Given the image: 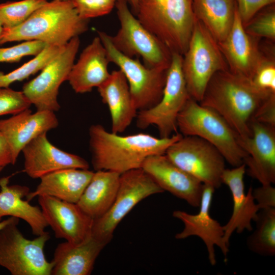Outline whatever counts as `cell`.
<instances>
[{"label":"cell","mask_w":275,"mask_h":275,"mask_svg":"<svg viewBox=\"0 0 275 275\" xmlns=\"http://www.w3.org/2000/svg\"><path fill=\"white\" fill-rule=\"evenodd\" d=\"M89 135L94 169L120 174L141 168L150 156L164 154L169 147L183 136L178 132L168 138H156L144 133L122 136L108 132L98 124L90 126Z\"/></svg>","instance_id":"obj_1"},{"label":"cell","mask_w":275,"mask_h":275,"mask_svg":"<svg viewBox=\"0 0 275 275\" xmlns=\"http://www.w3.org/2000/svg\"><path fill=\"white\" fill-rule=\"evenodd\" d=\"M272 94L260 89L252 80L229 69L215 73L209 81L201 105L218 113L244 140L252 135L251 121Z\"/></svg>","instance_id":"obj_2"},{"label":"cell","mask_w":275,"mask_h":275,"mask_svg":"<svg viewBox=\"0 0 275 275\" xmlns=\"http://www.w3.org/2000/svg\"><path fill=\"white\" fill-rule=\"evenodd\" d=\"M89 20L79 16L71 0L47 2L24 22L5 29L0 44L39 40L48 45L65 46L88 29Z\"/></svg>","instance_id":"obj_3"},{"label":"cell","mask_w":275,"mask_h":275,"mask_svg":"<svg viewBox=\"0 0 275 275\" xmlns=\"http://www.w3.org/2000/svg\"><path fill=\"white\" fill-rule=\"evenodd\" d=\"M134 13L172 53L184 54L197 19L193 0H138Z\"/></svg>","instance_id":"obj_4"},{"label":"cell","mask_w":275,"mask_h":275,"mask_svg":"<svg viewBox=\"0 0 275 275\" xmlns=\"http://www.w3.org/2000/svg\"><path fill=\"white\" fill-rule=\"evenodd\" d=\"M177 124L183 136H197L207 141L233 167L243 163L248 154L240 145V137L214 110L190 97L178 116Z\"/></svg>","instance_id":"obj_5"},{"label":"cell","mask_w":275,"mask_h":275,"mask_svg":"<svg viewBox=\"0 0 275 275\" xmlns=\"http://www.w3.org/2000/svg\"><path fill=\"white\" fill-rule=\"evenodd\" d=\"M182 60L189 96L200 102L214 74L229 69L217 42L197 19Z\"/></svg>","instance_id":"obj_6"},{"label":"cell","mask_w":275,"mask_h":275,"mask_svg":"<svg viewBox=\"0 0 275 275\" xmlns=\"http://www.w3.org/2000/svg\"><path fill=\"white\" fill-rule=\"evenodd\" d=\"M128 3L127 0L116 3L120 28L114 36H110L113 44L126 56L141 57L148 67L167 70L172 52L133 15Z\"/></svg>","instance_id":"obj_7"},{"label":"cell","mask_w":275,"mask_h":275,"mask_svg":"<svg viewBox=\"0 0 275 275\" xmlns=\"http://www.w3.org/2000/svg\"><path fill=\"white\" fill-rule=\"evenodd\" d=\"M19 221L17 218L0 230V266L12 275H51L52 264L44 252L49 234L26 239L17 228Z\"/></svg>","instance_id":"obj_8"},{"label":"cell","mask_w":275,"mask_h":275,"mask_svg":"<svg viewBox=\"0 0 275 275\" xmlns=\"http://www.w3.org/2000/svg\"><path fill=\"white\" fill-rule=\"evenodd\" d=\"M182 60V55L172 53L162 97L152 107L138 112V128L145 129L154 125L160 138H168L177 132L178 116L190 97L183 73Z\"/></svg>","instance_id":"obj_9"},{"label":"cell","mask_w":275,"mask_h":275,"mask_svg":"<svg viewBox=\"0 0 275 275\" xmlns=\"http://www.w3.org/2000/svg\"><path fill=\"white\" fill-rule=\"evenodd\" d=\"M142 168L120 174L118 190L109 210L94 219L91 235L107 244L117 226L131 210L143 199L163 192Z\"/></svg>","instance_id":"obj_10"},{"label":"cell","mask_w":275,"mask_h":275,"mask_svg":"<svg viewBox=\"0 0 275 275\" xmlns=\"http://www.w3.org/2000/svg\"><path fill=\"white\" fill-rule=\"evenodd\" d=\"M98 35L110 62L118 66L125 76L137 111L147 109L157 104L162 96L167 70L148 67L138 59L122 53L115 47L110 35L105 32L98 31Z\"/></svg>","instance_id":"obj_11"},{"label":"cell","mask_w":275,"mask_h":275,"mask_svg":"<svg viewBox=\"0 0 275 275\" xmlns=\"http://www.w3.org/2000/svg\"><path fill=\"white\" fill-rule=\"evenodd\" d=\"M165 154L176 165L203 184L215 189L222 184L225 160L212 144L197 136H182Z\"/></svg>","instance_id":"obj_12"},{"label":"cell","mask_w":275,"mask_h":275,"mask_svg":"<svg viewBox=\"0 0 275 275\" xmlns=\"http://www.w3.org/2000/svg\"><path fill=\"white\" fill-rule=\"evenodd\" d=\"M79 45V37L72 38L38 76L23 86L22 92L37 111L54 112L60 109L57 98L59 88L67 80Z\"/></svg>","instance_id":"obj_13"},{"label":"cell","mask_w":275,"mask_h":275,"mask_svg":"<svg viewBox=\"0 0 275 275\" xmlns=\"http://www.w3.org/2000/svg\"><path fill=\"white\" fill-rule=\"evenodd\" d=\"M213 187L204 184L199 211L196 214H191L183 211L175 210L173 217L179 219L184 224L182 231L175 235L177 239H183L196 236L204 242L209 261L211 265L216 263L215 246L221 250L226 258L229 253V245L225 242L223 226L210 215L213 195L215 191Z\"/></svg>","instance_id":"obj_14"},{"label":"cell","mask_w":275,"mask_h":275,"mask_svg":"<svg viewBox=\"0 0 275 275\" xmlns=\"http://www.w3.org/2000/svg\"><path fill=\"white\" fill-rule=\"evenodd\" d=\"M38 198L46 222L57 238L78 244L91 235L94 219L85 213L76 203L51 196H41Z\"/></svg>","instance_id":"obj_15"},{"label":"cell","mask_w":275,"mask_h":275,"mask_svg":"<svg viewBox=\"0 0 275 275\" xmlns=\"http://www.w3.org/2000/svg\"><path fill=\"white\" fill-rule=\"evenodd\" d=\"M141 168L163 191L190 206L199 207L204 184L174 163L165 154L148 157Z\"/></svg>","instance_id":"obj_16"},{"label":"cell","mask_w":275,"mask_h":275,"mask_svg":"<svg viewBox=\"0 0 275 275\" xmlns=\"http://www.w3.org/2000/svg\"><path fill=\"white\" fill-rule=\"evenodd\" d=\"M252 135L240 143L248 154L246 172L261 185L275 183V127L252 120Z\"/></svg>","instance_id":"obj_17"},{"label":"cell","mask_w":275,"mask_h":275,"mask_svg":"<svg viewBox=\"0 0 275 275\" xmlns=\"http://www.w3.org/2000/svg\"><path fill=\"white\" fill-rule=\"evenodd\" d=\"M46 133L38 135L22 150L24 171L29 177L40 178L64 169H89V164L84 158L57 148L49 141Z\"/></svg>","instance_id":"obj_18"},{"label":"cell","mask_w":275,"mask_h":275,"mask_svg":"<svg viewBox=\"0 0 275 275\" xmlns=\"http://www.w3.org/2000/svg\"><path fill=\"white\" fill-rule=\"evenodd\" d=\"M59 121L54 112L29 108L0 120V132L9 145L14 164L23 148L38 135L56 128Z\"/></svg>","instance_id":"obj_19"},{"label":"cell","mask_w":275,"mask_h":275,"mask_svg":"<svg viewBox=\"0 0 275 275\" xmlns=\"http://www.w3.org/2000/svg\"><path fill=\"white\" fill-rule=\"evenodd\" d=\"M245 172V166L242 163L231 169H225L222 175V183L230 189L233 200L231 216L223 226L224 239L229 246L230 237L235 231L240 234L245 230L252 231V222L260 210L252 195L253 188L250 187L245 193L243 179Z\"/></svg>","instance_id":"obj_20"},{"label":"cell","mask_w":275,"mask_h":275,"mask_svg":"<svg viewBox=\"0 0 275 275\" xmlns=\"http://www.w3.org/2000/svg\"><path fill=\"white\" fill-rule=\"evenodd\" d=\"M218 44L228 64L229 70L251 80L265 60L260 54L251 36L245 32L237 7L228 35L223 41Z\"/></svg>","instance_id":"obj_21"},{"label":"cell","mask_w":275,"mask_h":275,"mask_svg":"<svg viewBox=\"0 0 275 275\" xmlns=\"http://www.w3.org/2000/svg\"><path fill=\"white\" fill-rule=\"evenodd\" d=\"M109 63L105 48L100 38L96 37L82 50L76 63H74L67 80L75 93L90 92L109 77Z\"/></svg>","instance_id":"obj_22"},{"label":"cell","mask_w":275,"mask_h":275,"mask_svg":"<svg viewBox=\"0 0 275 275\" xmlns=\"http://www.w3.org/2000/svg\"><path fill=\"white\" fill-rule=\"evenodd\" d=\"M106 244L92 235L82 242L61 243L55 249L51 275H89Z\"/></svg>","instance_id":"obj_23"},{"label":"cell","mask_w":275,"mask_h":275,"mask_svg":"<svg viewBox=\"0 0 275 275\" xmlns=\"http://www.w3.org/2000/svg\"><path fill=\"white\" fill-rule=\"evenodd\" d=\"M97 89L111 114V132L118 134L124 132L138 113L124 74L119 69L112 71L107 79Z\"/></svg>","instance_id":"obj_24"},{"label":"cell","mask_w":275,"mask_h":275,"mask_svg":"<svg viewBox=\"0 0 275 275\" xmlns=\"http://www.w3.org/2000/svg\"><path fill=\"white\" fill-rule=\"evenodd\" d=\"M94 172L89 169H64L41 177L36 189L26 196L29 202L41 196H51L77 203L90 181Z\"/></svg>","instance_id":"obj_25"},{"label":"cell","mask_w":275,"mask_h":275,"mask_svg":"<svg viewBox=\"0 0 275 275\" xmlns=\"http://www.w3.org/2000/svg\"><path fill=\"white\" fill-rule=\"evenodd\" d=\"M10 177L0 179V221L5 216L15 217L25 221L34 235L44 233L48 225L41 208L23 199L29 193V188L20 185H9Z\"/></svg>","instance_id":"obj_26"},{"label":"cell","mask_w":275,"mask_h":275,"mask_svg":"<svg viewBox=\"0 0 275 275\" xmlns=\"http://www.w3.org/2000/svg\"><path fill=\"white\" fill-rule=\"evenodd\" d=\"M120 174L110 171H96L77 205L94 219L103 215L115 199Z\"/></svg>","instance_id":"obj_27"},{"label":"cell","mask_w":275,"mask_h":275,"mask_svg":"<svg viewBox=\"0 0 275 275\" xmlns=\"http://www.w3.org/2000/svg\"><path fill=\"white\" fill-rule=\"evenodd\" d=\"M193 5L196 18L217 43L223 41L233 22L234 0H193Z\"/></svg>","instance_id":"obj_28"},{"label":"cell","mask_w":275,"mask_h":275,"mask_svg":"<svg viewBox=\"0 0 275 275\" xmlns=\"http://www.w3.org/2000/svg\"><path fill=\"white\" fill-rule=\"evenodd\" d=\"M254 222L255 229L247 239L249 250L264 256L275 254V208L259 210Z\"/></svg>","instance_id":"obj_29"},{"label":"cell","mask_w":275,"mask_h":275,"mask_svg":"<svg viewBox=\"0 0 275 275\" xmlns=\"http://www.w3.org/2000/svg\"><path fill=\"white\" fill-rule=\"evenodd\" d=\"M64 46L48 45L34 58L14 70L7 74L0 72V88L9 87L12 83L22 81L42 70Z\"/></svg>","instance_id":"obj_30"},{"label":"cell","mask_w":275,"mask_h":275,"mask_svg":"<svg viewBox=\"0 0 275 275\" xmlns=\"http://www.w3.org/2000/svg\"><path fill=\"white\" fill-rule=\"evenodd\" d=\"M47 0H21L0 4V21L5 29L16 27L26 20Z\"/></svg>","instance_id":"obj_31"},{"label":"cell","mask_w":275,"mask_h":275,"mask_svg":"<svg viewBox=\"0 0 275 275\" xmlns=\"http://www.w3.org/2000/svg\"><path fill=\"white\" fill-rule=\"evenodd\" d=\"M47 45L41 41L27 40L9 47L0 48V63H15L24 57L36 56Z\"/></svg>","instance_id":"obj_32"},{"label":"cell","mask_w":275,"mask_h":275,"mask_svg":"<svg viewBox=\"0 0 275 275\" xmlns=\"http://www.w3.org/2000/svg\"><path fill=\"white\" fill-rule=\"evenodd\" d=\"M32 104L22 91L0 88V116L15 115L29 108Z\"/></svg>","instance_id":"obj_33"},{"label":"cell","mask_w":275,"mask_h":275,"mask_svg":"<svg viewBox=\"0 0 275 275\" xmlns=\"http://www.w3.org/2000/svg\"><path fill=\"white\" fill-rule=\"evenodd\" d=\"M80 17L85 19L109 13L117 0H71Z\"/></svg>","instance_id":"obj_34"},{"label":"cell","mask_w":275,"mask_h":275,"mask_svg":"<svg viewBox=\"0 0 275 275\" xmlns=\"http://www.w3.org/2000/svg\"><path fill=\"white\" fill-rule=\"evenodd\" d=\"M246 25L245 31L250 36L265 37L274 40V11L271 10L265 12Z\"/></svg>","instance_id":"obj_35"},{"label":"cell","mask_w":275,"mask_h":275,"mask_svg":"<svg viewBox=\"0 0 275 275\" xmlns=\"http://www.w3.org/2000/svg\"><path fill=\"white\" fill-rule=\"evenodd\" d=\"M252 81L258 88L275 93V65L265 60L255 72Z\"/></svg>","instance_id":"obj_36"},{"label":"cell","mask_w":275,"mask_h":275,"mask_svg":"<svg viewBox=\"0 0 275 275\" xmlns=\"http://www.w3.org/2000/svg\"><path fill=\"white\" fill-rule=\"evenodd\" d=\"M237 10L245 26L261 9L273 4L275 0H237Z\"/></svg>","instance_id":"obj_37"},{"label":"cell","mask_w":275,"mask_h":275,"mask_svg":"<svg viewBox=\"0 0 275 275\" xmlns=\"http://www.w3.org/2000/svg\"><path fill=\"white\" fill-rule=\"evenodd\" d=\"M252 120L275 127V94H271L261 104Z\"/></svg>","instance_id":"obj_38"},{"label":"cell","mask_w":275,"mask_h":275,"mask_svg":"<svg viewBox=\"0 0 275 275\" xmlns=\"http://www.w3.org/2000/svg\"><path fill=\"white\" fill-rule=\"evenodd\" d=\"M252 195L260 210L275 208V188L272 184L261 185L253 189Z\"/></svg>","instance_id":"obj_39"},{"label":"cell","mask_w":275,"mask_h":275,"mask_svg":"<svg viewBox=\"0 0 275 275\" xmlns=\"http://www.w3.org/2000/svg\"><path fill=\"white\" fill-rule=\"evenodd\" d=\"M12 164L13 159L11 150L5 138L0 132V167Z\"/></svg>","instance_id":"obj_40"},{"label":"cell","mask_w":275,"mask_h":275,"mask_svg":"<svg viewBox=\"0 0 275 275\" xmlns=\"http://www.w3.org/2000/svg\"><path fill=\"white\" fill-rule=\"evenodd\" d=\"M18 218L13 216H10L8 218L4 220V221H0V230L2 229L5 226H6L7 225L9 224V223L13 222L16 219Z\"/></svg>","instance_id":"obj_41"},{"label":"cell","mask_w":275,"mask_h":275,"mask_svg":"<svg viewBox=\"0 0 275 275\" xmlns=\"http://www.w3.org/2000/svg\"><path fill=\"white\" fill-rule=\"evenodd\" d=\"M127 1L130 4L132 10L135 12L137 7L138 0H127Z\"/></svg>","instance_id":"obj_42"},{"label":"cell","mask_w":275,"mask_h":275,"mask_svg":"<svg viewBox=\"0 0 275 275\" xmlns=\"http://www.w3.org/2000/svg\"><path fill=\"white\" fill-rule=\"evenodd\" d=\"M4 31V28L0 21V38L2 37V35L3 34Z\"/></svg>","instance_id":"obj_43"},{"label":"cell","mask_w":275,"mask_h":275,"mask_svg":"<svg viewBox=\"0 0 275 275\" xmlns=\"http://www.w3.org/2000/svg\"><path fill=\"white\" fill-rule=\"evenodd\" d=\"M3 167H0V172L3 170Z\"/></svg>","instance_id":"obj_44"},{"label":"cell","mask_w":275,"mask_h":275,"mask_svg":"<svg viewBox=\"0 0 275 275\" xmlns=\"http://www.w3.org/2000/svg\"><path fill=\"white\" fill-rule=\"evenodd\" d=\"M56 1H62V0H56Z\"/></svg>","instance_id":"obj_45"}]
</instances>
